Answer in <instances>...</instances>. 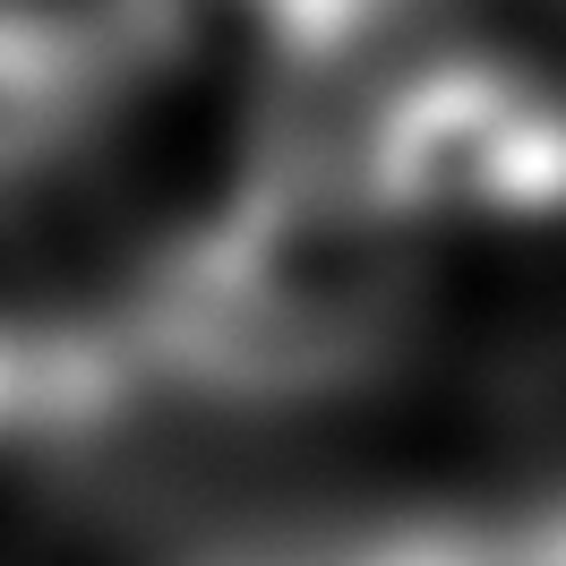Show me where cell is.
I'll list each match as a JSON object with an SVG mask.
<instances>
[{
  "instance_id": "2",
  "label": "cell",
  "mask_w": 566,
  "mask_h": 566,
  "mask_svg": "<svg viewBox=\"0 0 566 566\" xmlns=\"http://www.w3.org/2000/svg\"><path fill=\"white\" fill-rule=\"evenodd\" d=\"M318 138L412 241L566 214V86L455 27L353 86Z\"/></svg>"
},
{
  "instance_id": "5",
  "label": "cell",
  "mask_w": 566,
  "mask_h": 566,
  "mask_svg": "<svg viewBox=\"0 0 566 566\" xmlns=\"http://www.w3.org/2000/svg\"><path fill=\"white\" fill-rule=\"evenodd\" d=\"M43 378H52V369H43V353H27V344H9V335H0V412L35 403Z\"/></svg>"
},
{
  "instance_id": "3",
  "label": "cell",
  "mask_w": 566,
  "mask_h": 566,
  "mask_svg": "<svg viewBox=\"0 0 566 566\" xmlns=\"http://www.w3.org/2000/svg\"><path fill=\"white\" fill-rule=\"evenodd\" d=\"M138 77H198L258 104H344L455 27V0H104Z\"/></svg>"
},
{
  "instance_id": "1",
  "label": "cell",
  "mask_w": 566,
  "mask_h": 566,
  "mask_svg": "<svg viewBox=\"0 0 566 566\" xmlns=\"http://www.w3.org/2000/svg\"><path fill=\"white\" fill-rule=\"evenodd\" d=\"M412 249L421 241L318 129H292L172 232L138 335L207 387H335L412 318Z\"/></svg>"
},
{
  "instance_id": "4",
  "label": "cell",
  "mask_w": 566,
  "mask_h": 566,
  "mask_svg": "<svg viewBox=\"0 0 566 566\" xmlns=\"http://www.w3.org/2000/svg\"><path fill=\"white\" fill-rule=\"evenodd\" d=\"M129 86L104 0H0V207L86 164Z\"/></svg>"
}]
</instances>
